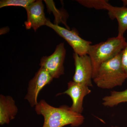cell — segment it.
I'll use <instances>...</instances> for the list:
<instances>
[{
  "instance_id": "7c38bea8",
  "label": "cell",
  "mask_w": 127,
  "mask_h": 127,
  "mask_svg": "<svg viewBox=\"0 0 127 127\" xmlns=\"http://www.w3.org/2000/svg\"><path fill=\"white\" fill-rule=\"evenodd\" d=\"M124 102H127V89L120 92L112 91L109 95L102 98V104L105 107H113Z\"/></svg>"
},
{
  "instance_id": "7a4b0ae2",
  "label": "cell",
  "mask_w": 127,
  "mask_h": 127,
  "mask_svg": "<svg viewBox=\"0 0 127 127\" xmlns=\"http://www.w3.org/2000/svg\"><path fill=\"white\" fill-rule=\"evenodd\" d=\"M122 51L100 65L96 77L93 79L97 87L103 89H111L122 86L127 79L122 63Z\"/></svg>"
},
{
  "instance_id": "5b68a950",
  "label": "cell",
  "mask_w": 127,
  "mask_h": 127,
  "mask_svg": "<svg viewBox=\"0 0 127 127\" xmlns=\"http://www.w3.org/2000/svg\"><path fill=\"white\" fill-rule=\"evenodd\" d=\"M66 54L64 43H60L57 46L52 54L41 58L39 65L46 69L53 78H59L64 74V62Z\"/></svg>"
},
{
  "instance_id": "277c9868",
  "label": "cell",
  "mask_w": 127,
  "mask_h": 127,
  "mask_svg": "<svg viewBox=\"0 0 127 127\" xmlns=\"http://www.w3.org/2000/svg\"><path fill=\"white\" fill-rule=\"evenodd\" d=\"M46 25L52 28L60 36L65 39L72 47L74 53L80 56L88 55L92 42L82 38L76 30L66 29L57 24H53L48 20Z\"/></svg>"
},
{
  "instance_id": "9a60e30c",
  "label": "cell",
  "mask_w": 127,
  "mask_h": 127,
  "mask_svg": "<svg viewBox=\"0 0 127 127\" xmlns=\"http://www.w3.org/2000/svg\"><path fill=\"white\" fill-rule=\"evenodd\" d=\"M122 63L127 77V42L122 51Z\"/></svg>"
},
{
  "instance_id": "4fadbf2b",
  "label": "cell",
  "mask_w": 127,
  "mask_h": 127,
  "mask_svg": "<svg viewBox=\"0 0 127 127\" xmlns=\"http://www.w3.org/2000/svg\"><path fill=\"white\" fill-rule=\"evenodd\" d=\"M80 4L89 8L96 10H106L108 1L106 0H78L77 1Z\"/></svg>"
},
{
  "instance_id": "8fae6325",
  "label": "cell",
  "mask_w": 127,
  "mask_h": 127,
  "mask_svg": "<svg viewBox=\"0 0 127 127\" xmlns=\"http://www.w3.org/2000/svg\"><path fill=\"white\" fill-rule=\"evenodd\" d=\"M109 16L112 20L116 19L118 23L117 36L124 37L127 30V7L114 6L109 3L106 6Z\"/></svg>"
},
{
  "instance_id": "6da1fadb",
  "label": "cell",
  "mask_w": 127,
  "mask_h": 127,
  "mask_svg": "<svg viewBox=\"0 0 127 127\" xmlns=\"http://www.w3.org/2000/svg\"><path fill=\"white\" fill-rule=\"evenodd\" d=\"M35 111L37 114L43 116L42 127H63L67 125L78 127L83 123L85 119L81 114L72 111L68 106L56 107L44 100L38 102L35 107Z\"/></svg>"
},
{
  "instance_id": "ba28073f",
  "label": "cell",
  "mask_w": 127,
  "mask_h": 127,
  "mask_svg": "<svg viewBox=\"0 0 127 127\" xmlns=\"http://www.w3.org/2000/svg\"><path fill=\"white\" fill-rule=\"evenodd\" d=\"M91 92L88 86L71 81L67 83V89L58 95L66 94L69 96L72 101L70 109L75 112L81 114L83 111V104L84 98Z\"/></svg>"
},
{
  "instance_id": "2e32d148",
  "label": "cell",
  "mask_w": 127,
  "mask_h": 127,
  "mask_svg": "<svg viewBox=\"0 0 127 127\" xmlns=\"http://www.w3.org/2000/svg\"><path fill=\"white\" fill-rule=\"evenodd\" d=\"M122 1L123 2L124 6L127 7V0H123Z\"/></svg>"
},
{
  "instance_id": "3957f363",
  "label": "cell",
  "mask_w": 127,
  "mask_h": 127,
  "mask_svg": "<svg viewBox=\"0 0 127 127\" xmlns=\"http://www.w3.org/2000/svg\"><path fill=\"white\" fill-rule=\"evenodd\" d=\"M127 42L124 37L117 36L90 46L88 55L91 58L92 64L93 79L96 77L100 65L122 52Z\"/></svg>"
},
{
  "instance_id": "9c48e42d",
  "label": "cell",
  "mask_w": 127,
  "mask_h": 127,
  "mask_svg": "<svg viewBox=\"0 0 127 127\" xmlns=\"http://www.w3.org/2000/svg\"><path fill=\"white\" fill-rule=\"evenodd\" d=\"M44 6L40 0H35L26 8L27 20L25 22L27 30L32 28L35 32L39 27L46 25L47 19L44 12Z\"/></svg>"
},
{
  "instance_id": "30bf717a",
  "label": "cell",
  "mask_w": 127,
  "mask_h": 127,
  "mask_svg": "<svg viewBox=\"0 0 127 127\" xmlns=\"http://www.w3.org/2000/svg\"><path fill=\"white\" fill-rule=\"evenodd\" d=\"M18 110L13 97L9 95H0V125L9 124L15 118Z\"/></svg>"
},
{
  "instance_id": "e0dca14e",
  "label": "cell",
  "mask_w": 127,
  "mask_h": 127,
  "mask_svg": "<svg viewBox=\"0 0 127 127\" xmlns=\"http://www.w3.org/2000/svg\"><path fill=\"white\" fill-rule=\"evenodd\" d=\"M111 127H117V126H112Z\"/></svg>"
},
{
  "instance_id": "5bb4252c",
  "label": "cell",
  "mask_w": 127,
  "mask_h": 127,
  "mask_svg": "<svg viewBox=\"0 0 127 127\" xmlns=\"http://www.w3.org/2000/svg\"><path fill=\"white\" fill-rule=\"evenodd\" d=\"M34 0H1L0 1V8L9 6H20L26 9L35 1Z\"/></svg>"
},
{
  "instance_id": "52a82bcc",
  "label": "cell",
  "mask_w": 127,
  "mask_h": 127,
  "mask_svg": "<svg viewBox=\"0 0 127 127\" xmlns=\"http://www.w3.org/2000/svg\"><path fill=\"white\" fill-rule=\"evenodd\" d=\"M73 57L75 69L73 81L89 87L93 86L92 83L93 67L90 57L88 55L80 56L74 53Z\"/></svg>"
},
{
  "instance_id": "8992f818",
  "label": "cell",
  "mask_w": 127,
  "mask_h": 127,
  "mask_svg": "<svg viewBox=\"0 0 127 127\" xmlns=\"http://www.w3.org/2000/svg\"><path fill=\"white\" fill-rule=\"evenodd\" d=\"M53 78L46 69L40 67L34 77L29 81L27 93L24 98L31 106L35 107L38 103L37 98L40 91L52 81Z\"/></svg>"
}]
</instances>
